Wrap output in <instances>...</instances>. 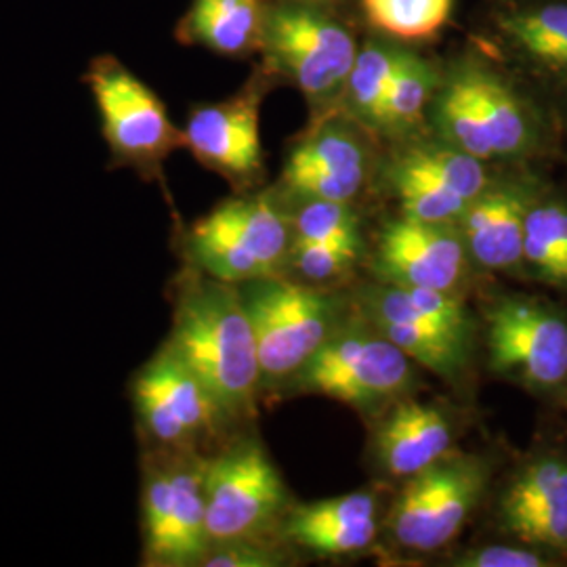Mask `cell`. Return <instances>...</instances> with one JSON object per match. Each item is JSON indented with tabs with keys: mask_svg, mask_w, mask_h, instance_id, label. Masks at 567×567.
Listing matches in <instances>:
<instances>
[{
	"mask_svg": "<svg viewBox=\"0 0 567 567\" xmlns=\"http://www.w3.org/2000/svg\"><path fill=\"white\" fill-rule=\"evenodd\" d=\"M426 131L489 166H555L567 142L526 84L468 39L442 58Z\"/></svg>",
	"mask_w": 567,
	"mask_h": 567,
	"instance_id": "obj_1",
	"label": "cell"
},
{
	"mask_svg": "<svg viewBox=\"0 0 567 567\" xmlns=\"http://www.w3.org/2000/svg\"><path fill=\"white\" fill-rule=\"evenodd\" d=\"M173 290L164 343L200 379L229 425L252 426L264 402L261 365L240 288L183 265Z\"/></svg>",
	"mask_w": 567,
	"mask_h": 567,
	"instance_id": "obj_2",
	"label": "cell"
},
{
	"mask_svg": "<svg viewBox=\"0 0 567 567\" xmlns=\"http://www.w3.org/2000/svg\"><path fill=\"white\" fill-rule=\"evenodd\" d=\"M351 297L368 324L454 395L473 402L482 349L480 318L468 295L402 288L368 278L351 284Z\"/></svg>",
	"mask_w": 567,
	"mask_h": 567,
	"instance_id": "obj_3",
	"label": "cell"
},
{
	"mask_svg": "<svg viewBox=\"0 0 567 567\" xmlns=\"http://www.w3.org/2000/svg\"><path fill=\"white\" fill-rule=\"evenodd\" d=\"M503 466L494 450L458 447L393 489L377 557L386 564H426L456 547L486 507Z\"/></svg>",
	"mask_w": 567,
	"mask_h": 567,
	"instance_id": "obj_4",
	"label": "cell"
},
{
	"mask_svg": "<svg viewBox=\"0 0 567 567\" xmlns=\"http://www.w3.org/2000/svg\"><path fill=\"white\" fill-rule=\"evenodd\" d=\"M482 372L567 414V307L527 290L475 288Z\"/></svg>",
	"mask_w": 567,
	"mask_h": 567,
	"instance_id": "obj_5",
	"label": "cell"
},
{
	"mask_svg": "<svg viewBox=\"0 0 567 567\" xmlns=\"http://www.w3.org/2000/svg\"><path fill=\"white\" fill-rule=\"evenodd\" d=\"M364 32L343 7L267 0L259 63L301 93L313 118L339 107Z\"/></svg>",
	"mask_w": 567,
	"mask_h": 567,
	"instance_id": "obj_6",
	"label": "cell"
},
{
	"mask_svg": "<svg viewBox=\"0 0 567 567\" xmlns=\"http://www.w3.org/2000/svg\"><path fill=\"white\" fill-rule=\"evenodd\" d=\"M238 288L257 339L264 402L282 400L297 374L355 311L351 286L328 290L269 276Z\"/></svg>",
	"mask_w": 567,
	"mask_h": 567,
	"instance_id": "obj_7",
	"label": "cell"
},
{
	"mask_svg": "<svg viewBox=\"0 0 567 567\" xmlns=\"http://www.w3.org/2000/svg\"><path fill=\"white\" fill-rule=\"evenodd\" d=\"M425 370L355 309L284 391L282 400L320 395L353 410L365 425L426 389Z\"/></svg>",
	"mask_w": 567,
	"mask_h": 567,
	"instance_id": "obj_8",
	"label": "cell"
},
{
	"mask_svg": "<svg viewBox=\"0 0 567 567\" xmlns=\"http://www.w3.org/2000/svg\"><path fill=\"white\" fill-rule=\"evenodd\" d=\"M183 265L221 282L282 276L292 246L288 206L274 185L225 198L183 227Z\"/></svg>",
	"mask_w": 567,
	"mask_h": 567,
	"instance_id": "obj_9",
	"label": "cell"
},
{
	"mask_svg": "<svg viewBox=\"0 0 567 567\" xmlns=\"http://www.w3.org/2000/svg\"><path fill=\"white\" fill-rule=\"evenodd\" d=\"M466 39L524 82L567 140V0H480Z\"/></svg>",
	"mask_w": 567,
	"mask_h": 567,
	"instance_id": "obj_10",
	"label": "cell"
},
{
	"mask_svg": "<svg viewBox=\"0 0 567 567\" xmlns=\"http://www.w3.org/2000/svg\"><path fill=\"white\" fill-rule=\"evenodd\" d=\"M206 529L210 545L280 536L295 496L252 426L231 433L206 454Z\"/></svg>",
	"mask_w": 567,
	"mask_h": 567,
	"instance_id": "obj_11",
	"label": "cell"
},
{
	"mask_svg": "<svg viewBox=\"0 0 567 567\" xmlns=\"http://www.w3.org/2000/svg\"><path fill=\"white\" fill-rule=\"evenodd\" d=\"M496 168L425 131L383 145L372 198L386 213L456 225Z\"/></svg>",
	"mask_w": 567,
	"mask_h": 567,
	"instance_id": "obj_12",
	"label": "cell"
},
{
	"mask_svg": "<svg viewBox=\"0 0 567 567\" xmlns=\"http://www.w3.org/2000/svg\"><path fill=\"white\" fill-rule=\"evenodd\" d=\"M381 154L383 143L337 107L309 118L286 145L282 171L274 187L284 203L364 204L372 200Z\"/></svg>",
	"mask_w": 567,
	"mask_h": 567,
	"instance_id": "obj_13",
	"label": "cell"
},
{
	"mask_svg": "<svg viewBox=\"0 0 567 567\" xmlns=\"http://www.w3.org/2000/svg\"><path fill=\"white\" fill-rule=\"evenodd\" d=\"M84 82L102 121L110 166L164 187V164L185 142L158 93L112 55L91 61Z\"/></svg>",
	"mask_w": 567,
	"mask_h": 567,
	"instance_id": "obj_14",
	"label": "cell"
},
{
	"mask_svg": "<svg viewBox=\"0 0 567 567\" xmlns=\"http://www.w3.org/2000/svg\"><path fill=\"white\" fill-rule=\"evenodd\" d=\"M203 452L145 450L142 466L143 566L203 567L206 529Z\"/></svg>",
	"mask_w": 567,
	"mask_h": 567,
	"instance_id": "obj_15",
	"label": "cell"
},
{
	"mask_svg": "<svg viewBox=\"0 0 567 567\" xmlns=\"http://www.w3.org/2000/svg\"><path fill=\"white\" fill-rule=\"evenodd\" d=\"M131 402L145 450L210 454L236 433L200 379L166 343L135 372Z\"/></svg>",
	"mask_w": 567,
	"mask_h": 567,
	"instance_id": "obj_16",
	"label": "cell"
},
{
	"mask_svg": "<svg viewBox=\"0 0 567 567\" xmlns=\"http://www.w3.org/2000/svg\"><path fill=\"white\" fill-rule=\"evenodd\" d=\"M482 515L487 536L543 548L567 566L566 444H534L501 466Z\"/></svg>",
	"mask_w": 567,
	"mask_h": 567,
	"instance_id": "obj_17",
	"label": "cell"
},
{
	"mask_svg": "<svg viewBox=\"0 0 567 567\" xmlns=\"http://www.w3.org/2000/svg\"><path fill=\"white\" fill-rule=\"evenodd\" d=\"M364 465L370 482L395 487L458 450L475 426L473 402L421 393L386 408L368 423Z\"/></svg>",
	"mask_w": 567,
	"mask_h": 567,
	"instance_id": "obj_18",
	"label": "cell"
},
{
	"mask_svg": "<svg viewBox=\"0 0 567 567\" xmlns=\"http://www.w3.org/2000/svg\"><path fill=\"white\" fill-rule=\"evenodd\" d=\"M278 86L261 63L243 86L221 102L196 103L183 126V142L194 161L219 175L236 194L261 189L267 182L261 107Z\"/></svg>",
	"mask_w": 567,
	"mask_h": 567,
	"instance_id": "obj_19",
	"label": "cell"
},
{
	"mask_svg": "<svg viewBox=\"0 0 567 567\" xmlns=\"http://www.w3.org/2000/svg\"><path fill=\"white\" fill-rule=\"evenodd\" d=\"M370 280L402 288L468 295L486 278L477 274L454 224H433L386 213L368 238Z\"/></svg>",
	"mask_w": 567,
	"mask_h": 567,
	"instance_id": "obj_20",
	"label": "cell"
},
{
	"mask_svg": "<svg viewBox=\"0 0 567 567\" xmlns=\"http://www.w3.org/2000/svg\"><path fill=\"white\" fill-rule=\"evenodd\" d=\"M548 168L553 166H498L458 219L456 227L480 276L522 282L527 210Z\"/></svg>",
	"mask_w": 567,
	"mask_h": 567,
	"instance_id": "obj_21",
	"label": "cell"
},
{
	"mask_svg": "<svg viewBox=\"0 0 567 567\" xmlns=\"http://www.w3.org/2000/svg\"><path fill=\"white\" fill-rule=\"evenodd\" d=\"M391 487L368 486L311 503H295L280 536L305 559L344 561L377 555L383 538Z\"/></svg>",
	"mask_w": 567,
	"mask_h": 567,
	"instance_id": "obj_22",
	"label": "cell"
},
{
	"mask_svg": "<svg viewBox=\"0 0 567 567\" xmlns=\"http://www.w3.org/2000/svg\"><path fill=\"white\" fill-rule=\"evenodd\" d=\"M267 0H192L175 37L185 47H200L229 60L261 53Z\"/></svg>",
	"mask_w": 567,
	"mask_h": 567,
	"instance_id": "obj_23",
	"label": "cell"
},
{
	"mask_svg": "<svg viewBox=\"0 0 567 567\" xmlns=\"http://www.w3.org/2000/svg\"><path fill=\"white\" fill-rule=\"evenodd\" d=\"M522 282L567 297V185L548 168L529 204Z\"/></svg>",
	"mask_w": 567,
	"mask_h": 567,
	"instance_id": "obj_24",
	"label": "cell"
},
{
	"mask_svg": "<svg viewBox=\"0 0 567 567\" xmlns=\"http://www.w3.org/2000/svg\"><path fill=\"white\" fill-rule=\"evenodd\" d=\"M442 58L405 44L398 70L379 107L372 133L379 142H402L426 131V114L440 82Z\"/></svg>",
	"mask_w": 567,
	"mask_h": 567,
	"instance_id": "obj_25",
	"label": "cell"
},
{
	"mask_svg": "<svg viewBox=\"0 0 567 567\" xmlns=\"http://www.w3.org/2000/svg\"><path fill=\"white\" fill-rule=\"evenodd\" d=\"M404 47L402 42L391 41L381 34L368 30L364 32L362 47L349 74L339 110H343L353 121L364 124L370 133L379 107L385 100L386 89L398 70Z\"/></svg>",
	"mask_w": 567,
	"mask_h": 567,
	"instance_id": "obj_26",
	"label": "cell"
},
{
	"mask_svg": "<svg viewBox=\"0 0 567 567\" xmlns=\"http://www.w3.org/2000/svg\"><path fill=\"white\" fill-rule=\"evenodd\" d=\"M358 9L368 32L421 47L442 37L456 0H358Z\"/></svg>",
	"mask_w": 567,
	"mask_h": 567,
	"instance_id": "obj_27",
	"label": "cell"
},
{
	"mask_svg": "<svg viewBox=\"0 0 567 567\" xmlns=\"http://www.w3.org/2000/svg\"><path fill=\"white\" fill-rule=\"evenodd\" d=\"M288 206L292 243L330 244L368 252L362 204L297 200Z\"/></svg>",
	"mask_w": 567,
	"mask_h": 567,
	"instance_id": "obj_28",
	"label": "cell"
},
{
	"mask_svg": "<svg viewBox=\"0 0 567 567\" xmlns=\"http://www.w3.org/2000/svg\"><path fill=\"white\" fill-rule=\"evenodd\" d=\"M365 250L330 244L292 243L282 276L313 288L351 286L358 267H364Z\"/></svg>",
	"mask_w": 567,
	"mask_h": 567,
	"instance_id": "obj_29",
	"label": "cell"
},
{
	"mask_svg": "<svg viewBox=\"0 0 567 567\" xmlns=\"http://www.w3.org/2000/svg\"><path fill=\"white\" fill-rule=\"evenodd\" d=\"M435 566L444 567H564L566 564L543 548L511 538L487 536L465 547L446 550Z\"/></svg>",
	"mask_w": 567,
	"mask_h": 567,
	"instance_id": "obj_30",
	"label": "cell"
},
{
	"mask_svg": "<svg viewBox=\"0 0 567 567\" xmlns=\"http://www.w3.org/2000/svg\"><path fill=\"white\" fill-rule=\"evenodd\" d=\"M303 559L282 536H265L210 545L203 567H295Z\"/></svg>",
	"mask_w": 567,
	"mask_h": 567,
	"instance_id": "obj_31",
	"label": "cell"
},
{
	"mask_svg": "<svg viewBox=\"0 0 567 567\" xmlns=\"http://www.w3.org/2000/svg\"><path fill=\"white\" fill-rule=\"evenodd\" d=\"M305 2H318V4H328V7H343L347 9L349 0H305Z\"/></svg>",
	"mask_w": 567,
	"mask_h": 567,
	"instance_id": "obj_32",
	"label": "cell"
},
{
	"mask_svg": "<svg viewBox=\"0 0 567 567\" xmlns=\"http://www.w3.org/2000/svg\"><path fill=\"white\" fill-rule=\"evenodd\" d=\"M557 164H561V166H564V179H561V182L567 185V142L566 147H564V154H561V158H559V163Z\"/></svg>",
	"mask_w": 567,
	"mask_h": 567,
	"instance_id": "obj_33",
	"label": "cell"
}]
</instances>
